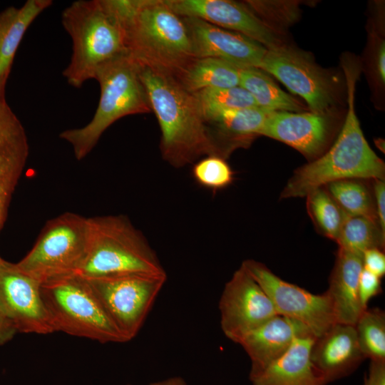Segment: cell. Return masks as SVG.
<instances>
[{
	"mask_svg": "<svg viewBox=\"0 0 385 385\" xmlns=\"http://www.w3.org/2000/svg\"><path fill=\"white\" fill-rule=\"evenodd\" d=\"M128 385H130V384H128Z\"/></svg>",
	"mask_w": 385,
	"mask_h": 385,
	"instance_id": "39",
	"label": "cell"
},
{
	"mask_svg": "<svg viewBox=\"0 0 385 385\" xmlns=\"http://www.w3.org/2000/svg\"><path fill=\"white\" fill-rule=\"evenodd\" d=\"M364 385H385V361H371Z\"/></svg>",
	"mask_w": 385,
	"mask_h": 385,
	"instance_id": "35",
	"label": "cell"
},
{
	"mask_svg": "<svg viewBox=\"0 0 385 385\" xmlns=\"http://www.w3.org/2000/svg\"><path fill=\"white\" fill-rule=\"evenodd\" d=\"M28 138L0 88V230L29 156Z\"/></svg>",
	"mask_w": 385,
	"mask_h": 385,
	"instance_id": "17",
	"label": "cell"
},
{
	"mask_svg": "<svg viewBox=\"0 0 385 385\" xmlns=\"http://www.w3.org/2000/svg\"><path fill=\"white\" fill-rule=\"evenodd\" d=\"M182 18L195 58H214L238 67L259 68L267 51L260 43L199 19Z\"/></svg>",
	"mask_w": 385,
	"mask_h": 385,
	"instance_id": "15",
	"label": "cell"
},
{
	"mask_svg": "<svg viewBox=\"0 0 385 385\" xmlns=\"http://www.w3.org/2000/svg\"><path fill=\"white\" fill-rule=\"evenodd\" d=\"M193 94L199 103L203 118L223 110L258 106L251 94L240 86L206 88Z\"/></svg>",
	"mask_w": 385,
	"mask_h": 385,
	"instance_id": "30",
	"label": "cell"
},
{
	"mask_svg": "<svg viewBox=\"0 0 385 385\" xmlns=\"http://www.w3.org/2000/svg\"><path fill=\"white\" fill-rule=\"evenodd\" d=\"M148 385H188L180 376H173L163 380L154 381Z\"/></svg>",
	"mask_w": 385,
	"mask_h": 385,
	"instance_id": "38",
	"label": "cell"
},
{
	"mask_svg": "<svg viewBox=\"0 0 385 385\" xmlns=\"http://www.w3.org/2000/svg\"><path fill=\"white\" fill-rule=\"evenodd\" d=\"M16 333L12 324L0 312V346L10 342Z\"/></svg>",
	"mask_w": 385,
	"mask_h": 385,
	"instance_id": "37",
	"label": "cell"
},
{
	"mask_svg": "<svg viewBox=\"0 0 385 385\" xmlns=\"http://www.w3.org/2000/svg\"><path fill=\"white\" fill-rule=\"evenodd\" d=\"M139 66L176 75L194 57L187 27L164 0H105Z\"/></svg>",
	"mask_w": 385,
	"mask_h": 385,
	"instance_id": "1",
	"label": "cell"
},
{
	"mask_svg": "<svg viewBox=\"0 0 385 385\" xmlns=\"http://www.w3.org/2000/svg\"><path fill=\"white\" fill-rule=\"evenodd\" d=\"M188 92L238 86L239 67L214 58H194L173 76Z\"/></svg>",
	"mask_w": 385,
	"mask_h": 385,
	"instance_id": "24",
	"label": "cell"
},
{
	"mask_svg": "<svg viewBox=\"0 0 385 385\" xmlns=\"http://www.w3.org/2000/svg\"><path fill=\"white\" fill-rule=\"evenodd\" d=\"M348 90V112L336 140L319 158L295 170L280 198L304 197L313 190L344 179L384 180L385 165L367 143L354 108L358 71L343 65Z\"/></svg>",
	"mask_w": 385,
	"mask_h": 385,
	"instance_id": "3",
	"label": "cell"
},
{
	"mask_svg": "<svg viewBox=\"0 0 385 385\" xmlns=\"http://www.w3.org/2000/svg\"><path fill=\"white\" fill-rule=\"evenodd\" d=\"M139 76L160 128L163 160L180 168L204 156L215 155L195 95L170 74L139 66Z\"/></svg>",
	"mask_w": 385,
	"mask_h": 385,
	"instance_id": "2",
	"label": "cell"
},
{
	"mask_svg": "<svg viewBox=\"0 0 385 385\" xmlns=\"http://www.w3.org/2000/svg\"><path fill=\"white\" fill-rule=\"evenodd\" d=\"M381 292V278L364 267L359 280V294L364 309L371 299Z\"/></svg>",
	"mask_w": 385,
	"mask_h": 385,
	"instance_id": "32",
	"label": "cell"
},
{
	"mask_svg": "<svg viewBox=\"0 0 385 385\" xmlns=\"http://www.w3.org/2000/svg\"><path fill=\"white\" fill-rule=\"evenodd\" d=\"M378 222L381 231L385 233V183L384 180H373Z\"/></svg>",
	"mask_w": 385,
	"mask_h": 385,
	"instance_id": "34",
	"label": "cell"
},
{
	"mask_svg": "<svg viewBox=\"0 0 385 385\" xmlns=\"http://www.w3.org/2000/svg\"><path fill=\"white\" fill-rule=\"evenodd\" d=\"M241 265L265 292L278 314L302 322L315 338L337 323L327 292L312 294L283 280L256 260H247Z\"/></svg>",
	"mask_w": 385,
	"mask_h": 385,
	"instance_id": "11",
	"label": "cell"
},
{
	"mask_svg": "<svg viewBox=\"0 0 385 385\" xmlns=\"http://www.w3.org/2000/svg\"><path fill=\"white\" fill-rule=\"evenodd\" d=\"M372 180L344 179L324 187L346 214L362 216L379 223Z\"/></svg>",
	"mask_w": 385,
	"mask_h": 385,
	"instance_id": "26",
	"label": "cell"
},
{
	"mask_svg": "<svg viewBox=\"0 0 385 385\" xmlns=\"http://www.w3.org/2000/svg\"><path fill=\"white\" fill-rule=\"evenodd\" d=\"M364 359L351 324H334L315 339L311 350L314 370L325 385L349 376Z\"/></svg>",
	"mask_w": 385,
	"mask_h": 385,
	"instance_id": "18",
	"label": "cell"
},
{
	"mask_svg": "<svg viewBox=\"0 0 385 385\" xmlns=\"http://www.w3.org/2000/svg\"><path fill=\"white\" fill-rule=\"evenodd\" d=\"M0 312L19 333L54 332L41 292V282L0 257Z\"/></svg>",
	"mask_w": 385,
	"mask_h": 385,
	"instance_id": "13",
	"label": "cell"
},
{
	"mask_svg": "<svg viewBox=\"0 0 385 385\" xmlns=\"http://www.w3.org/2000/svg\"><path fill=\"white\" fill-rule=\"evenodd\" d=\"M304 336L314 337L302 322L277 314L247 333L237 344L250 357V374H253L282 356L296 337Z\"/></svg>",
	"mask_w": 385,
	"mask_h": 385,
	"instance_id": "20",
	"label": "cell"
},
{
	"mask_svg": "<svg viewBox=\"0 0 385 385\" xmlns=\"http://www.w3.org/2000/svg\"><path fill=\"white\" fill-rule=\"evenodd\" d=\"M365 358L385 361V314L379 308L366 309L354 325Z\"/></svg>",
	"mask_w": 385,
	"mask_h": 385,
	"instance_id": "29",
	"label": "cell"
},
{
	"mask_svg": "<svg viewBox=\"0 0 385 385\" xmlns=\"http://www.w3.org/2000/svg\"><path fill=\"white\" fill-rule=\"evenodd\" d=\"M53 4L51 0H28L21 7L0 11V88H4L15 54L28 28Z\"/></svg>",
	"mask_w": 385,
	"mask_h": 385,
	"instance_id": "23",
	"label": "cell"
},
{
	"mask_svg": "<svg viewBox=\"0 0 385 385\" xmlns=\"http://www.w3.org/2000/svg\"><path fill=\"white\" fill-rule=\"evenodd\" d=\"M258 68L302 97L313 113L328 115L336 106L332 79L303 51L284 44L267 49Z\"/></svg>",
	"mask_w": 385,
	"mask_h": 385,
	"instance_id": "10",
	"label": "cell"
},
{
	"mask_svg": "<svg viewBox=\"0 0 385 385\" xmlns=\"http://www.w3.org/2000/svg\"><path fill=\"white\" fill-rule=\"evenodd\" d=\"M306 197L307 212L317 230L336 242L346 214L324 186L313 190Z\"/></svg>",
	"mask_w": 385,
	"mask_h": 385,
	"instance_id": "28",
	"label": "cell"
},
{
	"mask_svg": "<svg viewBox=\"0 0 385 385\" xmlns=\"http://www.w3.org/2000/svg\"><path fill=\"white\" fill-rule=\"evenodd\" d=\"M192 176L200 186L215 192L230 185L235 174L226 159L210 155L193 163Z\"/></svg>",
	"mask_w": 385,
	"mask_h": 385,
	"instance_id": "31",
	"label": "cell"
},
{
	"mask_svg": "<svg viewBox=\"0 0 385 385\" xmlns=\"http://www.w3.org/2000/svg\"><path fill=\"white\" fill-rule=\"evenodd\" d=\"M339 248L363 255L371 248L384 250L385 233L378 222L362 216L346 215L336 241Z\"/></svg>",
	"mask_w": 385,
	"mask_h": 385,
	"instance_id": "27",
	"label": "cell"
},
{
	"mask_svg": "<svg viewBox=\"0 0 385 385\" xmlns=\"http://www.w3.org/2000/svg\"><path fill=\"white\" fill-rule=\"evenodd\" d=\"M239 86L251 94L259 107L270 111H303V106L282 90L261 69L239 67Z\"/></svg>",
	"mask_w": 385,
	"mask_h": 385,
	"instance_id": "25",
	"label": "cell"
},
{
	"mask_svg": "<svg viewBox=\"0 0 385 385\" xmlns=\"http://www.w3.org/2000/svg\"><path fill=\"white\" fill-rule=\"evenodd\" d=\"M181 17L196 18L239 33L267 49L283 44L274 29L247 4L230 0H164Z\"/></svg>",
	"mask_w": 385,
	"mask_h": 385,
	"instance_id": "14",
	"label": "cell"
},
{
	"mask_svg": "<svg viewBox=\"0 0 385 385\" xmlns=\"http://www.w3.org/2000/svg\"><path fill=\"white\" fill-rule=\"evenodd\" d=\"M87 251L76 273L85 278L129 273L165 274L143 234L122 215L88 218Z\"/></svg>",
	"mask_w": 385,
	"mask_h": 385,
	"instance_id": "6",
	"label": "cell"
},
{
	"mask_svg": "<svg viewBox=\"0 0 385 385\" xmlns=\"http://www.w3.org/2000/svg\"><path fill=\"white\" fill-rule=\"evenodd\" d=\"M362 269V255L338 249L327 291L337 323L354 326L365 310L359 294V280Z\"/></svg>",
	"mask_w": 385,
	"mask_h": 385,
	"instance_id": "21",
	"label": "cell"
},
{
	"mask_svg": "<svg viewBox=\"0 0 385 385\" xmlns=\"http://www.w3.org/2000/svg\"><path fill=\"white\" fill-rule=\"evenodd\" d=\"M88 218L65 212L48 221L36 242L15 265L41 283L76 274L85 258Z\"/></svg>",
	"mask_w": 385,
	"mask_h": 385,
	"instance_id": "8",
	"label": "cell"
},
{
	"mask_svg": "<svg viewBox=\"0 0 385 385\" xmlns=\"http://www.w3.org/2000/svg\"><path fill=\"white\" fill-rule=\"evenodd\" d=\"M315 337H296L288 350L262 370L250 374L252 385H325L314 370L311 350Z\"/></svg>",
	"mask_w": 385,
	"mask_h": 385,
	"instance_id": "22",
	"label": "cell"
},
{
	"mask_svg": "<svg viewBox=\"0 0 385 385\" xmlns=\"http://www.w3.org/2000/svg\"><path fill=\"white\" fill-rule=\"evenodd\" d=\"M85 279L126 342L141 329L167 274L129 272Z\"/></svg>",
	"mask_w": 385,
	"mask_h": 385,
	"instance_id": "9",
	"label": "cell"
},
{
	"mask_svg": "<svg viewBox=\"0 0 385 385\" xmlns=\"http://www.w3.org/2000/svg\"><path fill=\"white\" fill-rule=\"evenodd\" d=\"M41 292L54 332L101 343L125 342L84 277L72 274L43 282Z\"/></svg>",
	"mask_w": 385,
	"mask_h": 385,
	"instance_id": "7",
	"label": "cell"
},
{
	"mask_svg": "<svg viewBox=\"0 0 385 385\" xmlns=\"http://www.w3.org/2000/svg\"><path fill=\"white\" fill-rule=\"evenodd\" d=\"M384 41H381L378 45L374 56V66L376 77L381 83L385 79V46Z\"/></svg>",
	"mask_w": 385,
	"mask_h": 385,
	"instance_id": "36",
	"label": "cell"
},
{
	"mask_svg": "<svg viewBox=\"0 0 385 385\" xmlns=\"http://www.w3.org/2000/svg\"><path fill=\"white\" fill-rule=\"evenodd\" d=\"M72 41L70 62L63 75L75 88L95 78L99 68L128 54L123 28L105 0H78L61 16Z\"/></svg>",
	"mask_w": 385,
	"mask_h": 385,
	"instance_id": "4",
	"label": "cell"
},
{
	"mask_svg": "<svg viewBox=\"0 0 385 385\" xmlns=\"http://www.w3.org/2000/svg\"><path fill=\"white\" fill-rule=\"evenodd\" d=\"M271 112L253 106L223 110L204 117L215 155L227 160L235 150L250 145Z\"/></svg>",
	"mask_w": 385,
	"mask_h": 385,
	"instance_id": "19",
	"label": "cell"
},
{
	"mask_svg": "<svg viewBox=\"0 0 385 385\" xmlns=\"http://www.w3.org/2000/svg\"><path fill=\"white\" fill-rule=\"evenodd\" d=\"M363 267L381 278L385 274V255L384 250L371 248L362 255Z\"/></svg>",
	"mask_w": 385,
	"mask_h": 385,
	"instance_id": "33",
	"label": "cell"
},
{
	"mask_svg": "<svg viewBox=\"0 0 385 385\" xmlns=\"http://www.w3.org/2000/svg\"><path fill=\"white\" fill-rule=\"evenodd\" d=\"M94 79L101 89L99 103L91 120L81 128L65 130L59 135L72 147L77 160L94 148L103 133L118 119L151 111L139 76V66L128 54L103 65Z\"/></svg>",
	"mask_w": 385,
	"mask_h": 385,
	"instance_id": "5",
	"label": "cell"
},
{
	"mask_svg": "<svg viewBox=\"0 0 385 385\" xmlns=\"http://www.w3.org/2000/svg\"><path fill=\"white\" fill-rule=\"evenodd\" d=\"M332 135L328 115L313 112L272 111L260 131V135L294 148L309 161L324 153Z\"/></svg>",
	"mask_w": 385,
	"mask_h": 385,
	"instance_id": "16",
	"label": "cell"
},
{
	"mask_svg": "<svg viewBox=\"0 0 385 385\" xmlns=\"http://www.w3.org/2000/svg\"><path fill=\"white\" fill-rule=\"evenodd\" d=\"M219 310L223 334L237 344L247 333L278 314L267 294L242 265L225 284Z\"/></svg>",
	"mask_w": 385,
	"mask_h": 385,
	"instance_id": "12",
	"label": "cell"
}]
</instances>
